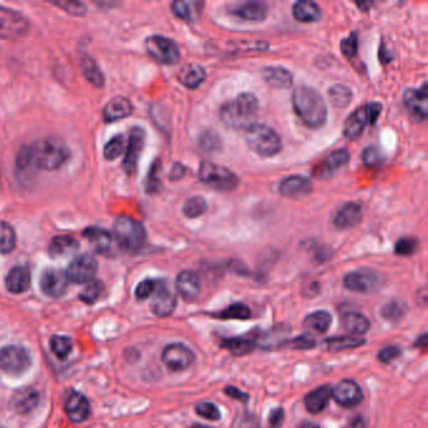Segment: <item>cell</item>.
I'll return each mask as SVG.
<instances>
[{"mask_svg":"<svg viewBox=\"0 0 428 428\" xmlns=\"http://www.w3.org/2000/svg\"><path fill=\"white\" fill-rule=\"evenodd\" d=\"M38 401V396L36 393H29L28 396H24L23 399H21V402L18 403V407L21 412H26L29 411L31 408L36 406V403Z\"/></svg>","mask_w":428,"mask_h":428,"instance_id":"cell-56","label":"cell"},{"mask_svg":"<svg viewBox=\"0 0 428 428\" xmlns=\"http://www.w3.org/2000/svg\"><path fill=\"white\" fill-rule=\"evenodd\" d=\"M64 409H66L69 419L73 422H83L88 418L89 412H91L87 398L77 392H72L67 397Z\"/></svg>","mask_w":428,"mask_h":428,"instance_id":"cell-21","label":"cell"},{"mask_svg":"<svg viewBox=\"0 0 428 428\" xmlns=\"http://www.w3.org/2000/svg\"><path fill=\"white\" fill-rule=\"evenodd\" d=\"M199 178L201 183L216 191H233L239 186V178L235 173L210 161L200 163Z\"/></svg>","mask_w":428,"mask_h":428,"instance_id":"cell-6","label":"cell"},{"mask_svg":"<svg viewBox=\"0 0 428 428\" xmlns=\"http://www.w3.org/2000/svg\"><path fill=\"white\" fill-rule=\"evenodd\" d=\"M73 345L72 340H69L68 337L64 335H54L51 340V350L58 358L64 360L68 357L69 353L72 352Z\"/></svg>","mask_w":428,"mask_h":428,"instance_id":"cell-45","label":"cell"},{"mask_svg":"<svg viewBox=\"0 0 428 428\" xmlns=\"http://www.w3.org/2000/svg\"><path fill=\"white\" fill-rule=\"evenodd\" d=\"M68 277L66 272L58 269H48L41 277V289L51 298H59L68 289Z\"/></svg>","mask_w":428,"mask_h":428,"instance_id":"cell-16","label":"cell"},{"mask_svg":"<svg viewBox=\"0 0 428 428\" xmlns=\"http://www.w3.org/2000/svg\"><path fill=\"white\" fill-rule=\"evenodd\" d=\"M206 210H208V203L201 196L191 198L183 205V214L186 215L190 219L200 218L201 215L206 213Z\"/></svg>","mask_w":428,"mask_h":428,"instance_id":"cell-44","label":"cell"},{"mask_svg":"<svg viewBox=\"0 0 428 428\" xmlns=\"http://www.w3.org/2000/svg\"><path fill=\"white\" fill-rule=\"evenodd\" d=\"M282 422H284V411L282 408H277L270 413V417H269V424L272 428H280L282 427Z\"/></svg>","mask_w":428,"mask_h":428,"instance_id":"cell-59","label":"cell"},{"mask_svg":"<svg viewBox=\"0 0 428 428\" xmlns=\"http://www.w3.org/2000/svg\"><path fill=\"white\" fill-rule=\"evenodd\" d=\"M292 16L302 23H314L322 18V11L313 1H298L292 6Z\"/></svg>","mask_w":428,"mask_h":428,"instance_id":"cell-30","label":"cell"},{"mask_svg":"<svg viewBox=\"0 0 428 428\" xmlns=\"http://www.w3.org/2000/svg\"><path fill=\"white\" fill-rule=\"evenodd\" d=\"M97 269H98V264L93 256L84 254V255L77 256L69 264L68 270L66 274L68 277L69 282L84 284L93 280Z\"/></svg>","mask_w":428,"mask_h":428,"instance_id":"cell-13","label":"cell"},{"mask_svg":"<svg viewBox=\"0 0 428 428\" xmlns=\"http://www.w3.org/2000/svg\"><path fill=\"white\" fill-rule=\"evenodd\" d=\"M245 140L251 151L259 156L272 157L282 150L280 137L275 131L265 125H254L246 130Z\"/></svg>","mask_w":428,"mask_h":428,"instance_id":"cell-5","label":"cell"},{"mask_svg":"<svg viewBox=\"0 0 428 428\" xmlns=\"http://www.w3.org/2000/svg\"><path fill=\"white\" fill-rule=\"evenodd\" d=\"M219 143V137L215 136L214 133H211V132H206L200 140V146L204 148L205 152H213L218 150Z\"/></svg>","mask_w":428,"mask_h":428,"instance_id":"cell-55","label":"cell"},{"mask_svg":"<svg viewBox=\"0 0 428 428\" xmlns=\"http://www.w3.org/2000/svg\"><path fill=\"white\" fill-rule=\"evenodd\" d=\"M53 4L62 8L63 11H67L71 16H84L86 11H87V6H84L83 3L74 1V0L73 1H57V3H53Z\"/></svg>","mask_w":428,"mask_h":428,"instance_id":"cell-50","label":"cell"},{"mask_svg":"<svg viewBox=\"0 0 428 428\" xmlns=\"http://www.w3.org/2000/svg\"><path fill=\"white\" fill-rule=\"evenodd\" d=\"M299 428H319V426H317L315 423H303L302 426H299Z\"/></svg>","mask_w":428,"mask_h":428,"instance_id":"cell-62","label":"cell"},{"mask_svg":"<svg viewBox=\"0 0 428 428\" xmlns=\"http://www.w3.org/2000/svg\"><path fill=\"white\" fill-rule=\"evenodd\" d=\"M329 100L337 108H345L352 100V91L342 84H335L329 89Z\"/></svg>","mask_w":428,"mask_h":428,"instance_id":"cell-41","label":"cell"},{"mask_svg":"<svg viewBox=\"0 0 428 428\" xmlns=\"http://www.w3.org/2000/svg\"><path fill=\"white\" fill-rule=\"evenodd\" d=\"M223 347L230 350L231 355L240 357V355H249L256 348L255 340L248 338V337H240V338H231V340H225L223 342Z\"/></svg>","mask_w":428,"mask_h":428,"instance_id":"cell-38","label":"cell"},{"mask_svg":"<svg viewBox=\"0 0 428 428\" xmlns=\"http://www.w3.org/2000/svg\"><path fill=\"white\" fill-rule=\"evenodd\" d=\"M203 6V3H196V1H173L171 4L173 14L186 21H193L198 19L200 8Z\"/></svg>","mask_w":428,"mask_h":428,"instance_id":"cell-37","label":"cell"},{"mask_svg":"<svg viewBox=\"0 0 428 428\" xmlns=\"http://www.w3.org/2000/svg\"><path fill=\"white\" fill-rule=\"evenodd\" d=\"M350 157V152L345 148L335 150L319 165L318 168H315L314 176L322 178H327L330 173H335V170L343 168L345 163H348Z\"/></svg>","mask_w":428,"mask_h":428,"instance_id":"cell-23","label":"cell"},{"mask_svg":"<svg viewBox=\"0 0 428 428\" xmlns=\"http://www.w3.org/2000/svg\"><path fill=\"white\" fill-rule=\"evenodd\" d=\"M382 113V105L378 102H372L370 105L355 110L347 118L343 133L348 140H355L363 133L367 125H373L378 121Z\"/></svg>","mask_w":428,"mask_h":428,"instance_id":"cell-7","label":"cell"},{"mask_svg":"<svg viewBox=\"0 0 428 428\" xmlns=\"http://www.w3.org/2000/svg\"><path fill=\"white\" fill-rule=\"evenodd\" d=\"M126 146H127V143H126L123 135L112 137L110 141L106 143L105 151H103L106 160L113 161L116 158H118L126 151Z\"/></svg>","mask_w":428,"mask_h":428,"instance_id":"cell-43","label":"cell"},{"mask_svg":"<svg viewBox=\"0 0 428 428\" xmlns=\"http://www.w3.org/2000/svg\"><path fill=\"white\" fill-rule=\"evenodd\" d=\"M81 68L86 79L96 88H102L105 86V76L93 58L83 56L81 59Z\"/></svg>","mask_w":428,"mask_h":428,"instance_id":"cell-31","label":"cell"},{"mask_svg":"<svg viewBox=\"0 0 428 428\" xmlns=\"http://www.w3.org/2000/svg\"><path fill=\"white\" fill-rule=\"evenodd\" d=\"M158 171H160V163L156 162L151 168L148 178H147V191L148 193H156L160 188V178H158Z\"/></svg>","mask_w":428,"mask_h":428,"instance_id":"cell-54","label":"cell"},{"mask_svg":"<svg viewBox=\"0 0 428 428\" xmlns=\"http://www.w3.org/2000/svg\"><path fill=\"white\" fill-rule=\"evenodd\" d=\"M382 277L379 274H377L373 270H355V272H350L345 277L343 284L345 287L350 290V292H377L381 287Z\"/></svg>","mask_w":428,"mask_h":428,"instance_id":"cell-11","label":"cell"},{"mask_svg":"<svg viewBox=\"0 0 428 428\" xmlns=\"http://www.w3.org/2000/svg\"><path fill=\"white\" fill-rule=\"evenodd\" d=\"M350 428H367L366 422H365V419L358 416V417L355 418L353 422L350 423Z\"/></svg>","mask_w":428,"mask_h":428,"instance_id":"cell-61","label":"cell"},{"mask_svg":"<svg viewBox=\"0 0 428 428\" xmlns=\"http://www.w3.org/2000/svg\"><path fill=\"white\" fill-rule=\"evenodd\" d=\"M77 249H78V241L69 235L56 236L49 244V253L54 258L69 255Z\"/></svg>","mask_w":428,"mask_h":428,"instance_id":"cell-35","label":"cell"},{"mask_svg":"<svg viewBox=\"0 0 428 428\" xmlns=\"http://www.w3.org/2000/svg\"><path fill=\"white\" fill-rule=\"evenodd\" d=\"M69 150L62 140L54 137L39 140L21 150L18 166L21 168H41L54 171L68 160Z\"/></svg>","mask_w":428,"mask_h":428,"instance_id":"cell-1","label":"cell"},{"mask_svg":"<svg viewBox=\"0 0 428 428\" xmlns=\"http://www.w3.org/2000/svg\"><path fill=\"white\" fill-rule=\"evenodd\" d=\"M145 145V132L142 128L135 127L131 130L130 140L126 146V155L123 158V168L128 175L136 173L138 160L141 157Z\"/></svg>","mask_w":428,"mask_h":428,"instance_id":"cell-14","label":"cell"},{"mask_svg":"<svg viewBox=\"0 0 428 428\" xmlns=\"http://www.w3.org/2000/svg\"><path fill=\"white\" fill-rule=\"evenodd\" d=\"M406 315V305L401 300H392L382 309V317L389 323L397 324Z\"/></svg>","mask_w":428,"mask_h":428,"instance_id":"cell-40","label":"cell"},{"mask_svg":"<svg viewBox=\"0 0 428 428\" xmlns=\"http://www.w3.org/2000/svg\"><path fill=\"white\" fill-rule=\"evenodd\" d=\"M176 289L178 294L183 297L186 302H193L199 297L201 292V282L196 274L190 270H183L180 272L176 279Z\"/></svg>","mask_w":428,"mask_h":428,"instance_id":"cell-19","label":"cell"},{"mask_svg":"<svg viewBox=\"0 0 428 428\" xmlns=\"http://www.w3.org/2000/svg\"><path fill=\"white\" fill-rule=\"evenodd\" d=\"M145 47L150 56L155 61L166 66H173L180 61L181 53L178 44L173 39H168L162 36H152L148 37L145 42Z\"/></svg>","mask_w":428,"mask_h":428,"instance_id":"cell-8","label":"cell"},{"mask_svg":"<svg viewBox=\"0 0 428 428\" xmlns=\"http://www.w3.org/2000/svg\"><path fill=\"white\" fill-rule=\"evenodd\" d=\"M330 398H332V389L328 386H322L314 391L309 392L304 398V403L309 412L315 414L325 409Z\"/></svg>","mask_w":428,"mask_h":428,"instance_id":"cell-29","label":"cell"},{"mask_svg":"<svg viewBox=\"0 0 428 428\" xmlns=\"http://www.w3.org/2000/svg\"><path fill=\"white\" fill-rule=\"evenodd\" d=\"M340 49L345 57L353 58L358 53V37L357 33H350L348 37H345L340 43Z\"/></svg>","mask_w":428,"mask_h":428,"instance_id":"cell-49","label":"cell"},{"mask_svg":"<svg viewBox=\"0 0 428 428\" xmlns=\"http://www.w3.org/2000/svg\"><path fill=\"white\" fill-rule=\"evenodd\" d=\"M258 106L254 94L241 93L235 100L229 101L221 107L220 117L230 128L248 130L255 123Z\"/></svg>","mask_w":428,"mask_h":428,"instance_id":"cell-3","label":"cell"},{"mask_svg":"<svg viewBox=\"0 0 428 428\" xmlns=\"http://www.w3.org/2000/svg\"><path fill=\"white\" fill-rule=\"evenodd\" d=\"M6 287L13 294H21L31 287V272L26 267H16L8 272Z\"/></svg>","mask_w":428,"mask_h":428,"instance_id":"cell-26","label":"cell"},{"mask_svg":"<svg viewBox=\"0 0 428 428\" xmlns=\"http://www.w3.org/2000/svg\"><path fill=\"white\" fill-rule=\"evenodd\" d=\"M29 29V21L19 11L0 6V38L19 39L24 37Z\"/></svg>","mask_w":428,"mask_h":428,"instance_id":"cell-9","label":"cell"},{"mask_svg":"<svg viewBox=\"0 0 428 428\" xmlns=\"http://www.w3.org/2000/svg\"><path fill=\"white\" fill-rule=\"evenodd\" d=\"M403 102L407 110L412 113L417 120L423 121L427 118V91L426 84L422 88L407 89L403 96Z\"/></svg>","mask_w":428,"mask_h":428,"instance_id":"cell-18","label":"cell"},{"mask_svg":"<svg viewBox=\"0 0 428 428\" xmlns=\"http://www.w3.org/2000/svg\"><path fill=\"white\" fill-rule=\"evenodd\" d=\"M401 355V348L397 345H388L386 348L378 353V360H381L382 363H392L393 360H396Z\"/></svg>","mask_w":428,"mask_h":428,"instance_id":"cell-51","label":"cell"},{"mask_svg":"<svg viewBox=\"0 0 428 428\" xmlns=\"http://www.w3.org/2000/svg\"><path fill=\"white\" fill-rule=\"evenodd\" d=\"M156 287V280H151V279H147L143 282L138 284V287H136V297L141 300L150 298L152 295V292L155 290Z\"/></svg>","mask_w":428,"mask_h":428,"instance_id":"cell-52","label":"cell"},{"mask_svg":"<svg viewBox=\"0 0 428 428\" xmlns=\"http://www.w3.org/2000/svg\"><path fill=\"white\" fill-rule=\"evenodd\" d=\"M366 340L362 337H355V335H342V337H332L328 340H324V345L329 350H345L358 348L362 345H365Z\"/></svg>","mask_w":428,"mask_h":428,"instance_id":"cell-36","label":"cell"},{"mask_svg":"<svg viewBox=\"0 0 428 428\" xmlns=\"http://www.w3.org/2000/svg\"><path fill=\"white\" fill-rule=\"evenodd\" d=\"M31 367L28 350L18 345H8L0 350V370L11 376L21 374Z\"/></svg>","mask_w":428,"mask_h":428,"instance_id":"cell-10","label":"cell"},{"mask_svg":"<svg viewBox=\"0 0 428 428\" xmlns=\"http://www.w3.org/2000/svg\"><path fill=\"white\" fill-rule=\"evenodd\" d=\"M132 103L126 97H115L105 106L103 118L106 122H116L128 117L132 113Z\"/></svg>","mask_w":428,"mask_h":428,"instance_id":"cell-27","label":"cell"},{"mask_svg":"<svg viewBox=\"0 0 428 428\" xmlns=\"http://www.w3.org/2000/svg\"><path fill=\"white\" fill-rule=\"evenodd\" d=\"M250 315L251 312L249 307H246L245 304L236 303L231 304L228 308L215 314V318L244 320V319L250 318Z\"/></svg>","mask_w":428,"mask_h":428,"instance_id":"cell-42","label":"cell"},{"mask_svg":"<svg viewBox=\"0 0 428 428\" xmlns=\"http://www.w3.org/2000/svg\"><path fill=\"white\" fill-rule=\"evenodd\" d=\"M0 428H3V427H0Z\"/></svg>","mask_w":428,"mask_h":428,"instance_id":"cell-64","label":"cell"},{"mask_svg":"<svg viewBox=\"0 0 428 428\" xmlns=\"http://www.w3.org/2000/svg\"><path fill=\"white\" fill-rule=\"evenodd\" d=\"M195 411L199 416L210 419V421H218L221 418L219 407L214 403L200 402L199 404H196Z\"/></svg>","mask_w":428,"mask_h":428,"instance_id":"cell-47","label":"cell"},{"mask_svg":"<svg viewBox=\"0 0 428 428\" xmlns=\"http://www.w3.org/2000/svg\"><path fill=\"white\" fill-rule=\"evenodd\" d=\"M113 238L123 250L136 253L146 244V230L140 221L130 216H118L113 225Z\"/></svg>","mask_w":428,"mask_h":428,"instance_id":"cell-4","label":"cell"},{"mask_svg":"<svg viewBox=\"0 0 428 428\" xmlns=\"http://www.w3.org/2000/svg\"><path fill=\"white\" fill-rule=\"evenodd\" d=\"M303 324L308 330H312L318 335H324L328 332L329 327L332 324V315L325 310H318L307 315Z\"/></svg>","mask_w":428,"mask_h":428,"instance_id":"cell-33","label":"cell"},{"mask_svg":"<svg viewBox=\"0 0 428 428\" xmlns=\"http://www.w3.org/2000/svg\"><path fill=\"white\" fill-rule=\"evenodd\" d=\"M16 231L6 221H0V253L9 254L16 249Z\"/></svg>","mask_w":428,"mask_h":428,"instance_id":"cell-39","label":"cell"},{"mask_svg":"<svg viewBox=\"0 0 428 428\" xmlns=\"http://www.w3.org/2000/svg\"><path fill=\"white\" fill-rule=\"evenodd\" d=\"M193 428H214V427H209V426H204V424H193Z\"/></svg>","mask_w":428,"mask_h":428,"instance_id":"cell-63","label":"cell"},{"mask_svg":"<svg viewBox=\"0 0 428 428\" xmlns=\"http://www.w3.org/2000/svg\"><path fill=\"white\" fill-rule=\"evenodd\" d=\"M224 392L225 394H228L229 397L235 398V399H238V401H241V402L246 403L248 401H249V394L245 393V392L238 389L236 387H226V388L224 389Z\"/></svg>","mask_w":428,"mask_h":428,"instance_id":"cell-58","label":"cell"},{"mask_svg":"<svg viewBox=\"0 0 428 428\" xmlns=\"http://www.w3.org/2000/svg\"><path fill=\"white\" fill-rule=\"evenodd\" d=\"M205 78H206L205 69L196 63L185 64L178 74V82L190 89L198 88L200 84L204 82Z\"/></svg>","mask_w":428,"mask_h":428,"instance_id":"cell-28","label":"cell"},{"mask_svg":"<svg viewBox=\"0 0 428 428\" xmlns=\"http://www.w3.org/2000/svg\"><path fill=\"white\" fill-rule=\"evenodd\" d=\"M362 220V209L355 203L343 205L335 216V225L338 229L347 230L355 228Z\"/></svg>","mask_w":428,"mask_h":428,"instance_id":"cell-24","label":"cell"},{"mask_svg":"<svg viewBox=\"0 0 428 428\" xmlns=\"http://www.w3.org/2000/svg\"><path fill=\"white\" fill-rule=\"evenodd\" d=\"M264 79L274 88H287L292 83V76L287 69L282 67H268L263 72Z\"/></svg>","mask_w":428,"mask_h":428,"instance_id":"cell-32","label":"cell"},{"mask_svg":"<svg viewBox=\"0 0 428 428\" xmlns=\"http://www.w3.org/2000/svg\"><path fill=\"white\" fill-rule=\"evenodd\" d=\"M231 14L239 16L241 19L250 21H264L268 16V6L264 3L248 1L241 3L231 9Z\"/></svg>","mask_w":428,"mask_h":428,"instance_id":"cell-25","label":"cell"},{"mask_svg":"<svg viewBox=\"0 0 428 428\" xmlns=\"http://www.w3.org/2000/svg\"><path fill=\"white\" fill-rule=\"evenodd\" d=\"M280 193L285 198H292V199H300L303 196H307L310 190H312V183L308 178L300 176V175H292L289 178H284L280 186H279Z\"/></svg>","mask_w":428,"mask_h":428,"instance_id":"cell-20","label":"cell"},{"mask_svg":"<svg viewBox=\"0 0 428 428\" xmlns=\"http://www.w3.org/2000/svg\"><path fill=\"white\" fill-rule=\"evenodd\" d=\"M332 397L343 407H355L363 401V391L358 383L352 379H345L332 391Z\"/></svg>","mask_w":428,"mask_h":428,"instance_id":"cell-17","label":"cell"},{"mask_svg":"<svg viewBox=\"0 0 428 428\" xmlns=\"http://www.w3.org/2000/svg\"><path fill=\"white\" fill-rule=\"evenodd\" d=\"M103 292V284L98 280H92L88 282V285L84 287L83 292H81L79 298L83 300L84 303H94L97 299L100 298L101 294Z\"/></svg>","mask_w":428,"mask_h":428,"instance_id":"cell-46","label":"cell"},{"mask_svg":"<svg viewBox=\"0 0 428 428\" xmlns=\"http://www.w3.org/2000/svg\"><path fill=\"white\" fill-rule=\"evenodd\" d=\"M183 175H185V168L180 165V163H176L173 168V173H171V178H181Z\"/></svg>","mask_w":428,"mask_h":428,"instance_id":"cell-60","label":"cell"},{"mask_svg":"<svg viewBox=\"0 0 428 428\" xmlns=\"http://www.w3.org/2000/svg\"><path fill=\"white\" fill-rule=\"evenodd\" d=\"M363 160H365V163L368 165V166H374L378 162L381 161L379 152L374 147L366 148V151L363 153Z\"/></svg>","mask_w":428,"mask_h":428,"instance_id":"cell-57","label":"cell"},{"mask_svg":"<svg viewBox=\"0 0 428 428\" xmlns=\"http://www.w3.org/2000/svg\"><path fill=\"white\" fill-rule=\"evenodd\" d=\"M287 345L294 350H312L317 345V342L309 335H300L298 338L290 340Z\"/></svg>","mask_w":428,"mask_h":428,"instance_id":"cell-53","label":"cell"},{"mask_svg":"<svg viewBox=\"0 0 428 428\" xmlns=\"http://www.w3.org/2000/svg\"><path fill=\"white\" fill-rule=\"evenodd\" d=\"M151 298L152 312L156 314L157 317H168L176 308V298L173 292H170L165 282L156 280V287L152 292Z\"/></svg>","mask_w":428,"mask_h":428,"instance_id":"cell-15","label":"cell"},{"mask_svg":"<svg viewBox=\"0 0 428 428\" xmlns=\"http://www.w3.org/2000/svg\"><path fill=\"white\" fill-rule=\"evenodd\" d=\"M418 249V241L414 238H403L396 243L394 251L397 255L409 256Z\"/></svg>","mask_w":428,"mask_h":428,"instance_id":"cell-48","label":"cell"},{"mask_svg":"<svg viewBox=\"0 0 428 428\" xmlns=\"http://www.w3.org/2000/svg\"><path fill=\"white\" fill-rule=\"evenodd\" d=\"M83 236L93 246L94 250L101 254H108L116 243L113 235H111L107 230L100 228H89L84 231Z\"/></svg>","mask_w":428,"mask_h":428,"instance_id":"cell-22","label":"cell"},{"mask_svg":"<svg viewBox=\"0 0 428 428\" xmlns=\"http://www.w3.org/2000/svg\"><path fill=\"white\" fill-rule=\"evenodd\" d=\"M162 362L171 371H183L195 362V355L188 345L173 343L162 352Z\"/></svg>","mask_w":428,"mask_h":428,"instance_id":"cell-12","label":"cell"},{"mask_svg":"<svg viewBox=\"0 0 428 428\" xmlns=\"http://www.w3.org/2000/svg\"><path fill=\"white\" fill-rule=\"evenodd\" d=\"M343 324H345V328L355 337L366 335L371 327L370 320L363 314L357 313V312H350V313L345 314L343 317Z\"/></svg>","mask_w":428,"mask_h":428,"instance_id":"cell-34","label":"cell"},{"mask_svg":"<svg viewBox=\"0 0 428 428\" xmlns=\"http://www.w3.org/2000/svg\"><path fill=\"white\" fill-rule=\"evenodd\" d=\"M292 106L299 118L310 128H319L327 121V105L318 91L300 86L292 93Z\"/></svg>","mask_w":428,"mask_h":428,"instance_id":"cell-2","label":"cell"}]
</instances>
